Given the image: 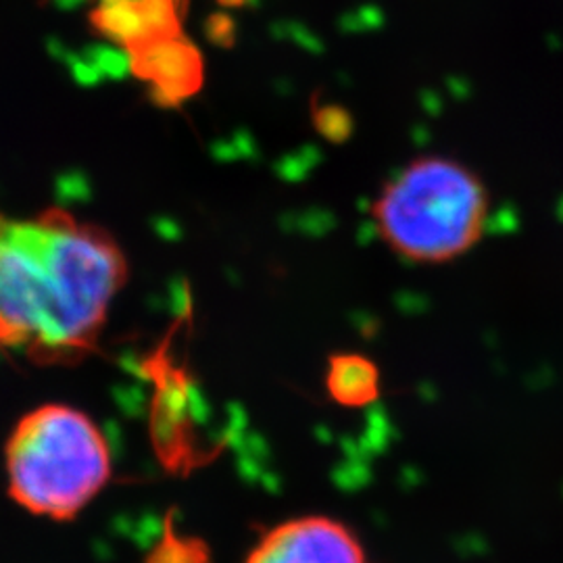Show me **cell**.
<instances>
[{
    "mask_svg": "<svg viewBox=\"0 0 563 563\" xmlns=\"http://www.w3.org/2000/svg\"><path fill=\"white\" fill-rule=\"evenodd\" d=\"M490 197L465 163L418 157L384 186L372 207L383 239L402 260L443 265L470 253L488 222Z\"/></svg>",
    "mask_w": 563,
    "mask_h": 563,
    "instance_id": "2",
    "label": "cell"
},
{
    "mask_svg": "<svg viewBox=\"0 0 563 563\" xmlns=\"http://www.w3.org/2000/svg\"><path fill=\"white\" fill-rule=\"evenodd\" d=\"M186 9L188 0H101L90 11V27L128 51L181 34Z\"/></svg>",
    "mask_w": 563,
    "mask_h": 563,
    "instance_id": "6",
    "label": "cell"
},
{
    "mask_svg": "<svg viewBox=\"0 0 563 563\" xmlns=\"http://www.w3.org/2000/svg\"><path fill=\"white\" fill-rule=\"evenodd\" d=\"M222 7H242V4H246L249 0H218Z\"/></svg>",
    "mask_w": 563,
    "mask_h": 563,
    "instance_id": "9",
    "label": "cell"
},
{
    "mask_svg": "<svg viewBox=\"0 0 563 563\" xmlns=\"http://www.w3.org/2000/svg\"><path fill=\"white\" fill-rule=\"evenodd\" d=\"M128 280L115 239L63 209L0 216V344L41 365H69L97 346Z\"/></svg>",
    "mask_w": 563,
    "mask_h": 563,
    "instance_id": "1",
    "label": "cell"
},
{
    "mask_svg": "<svg viewBox=\"0 0 563 563\" xmlns=\"http://www.w3.org/2000/svg\"><path fill=\"white\" fill-rule=\"evenodd\" d=\"M130 71L151 86L157 104H180L201 90L205 80L199 48L186 36H169L128 48Z\"/></svg>",
    "mask_w": 563,
    "mask_h": 563,
    "instance_id": "5",
    "label": "cell"
},
{
    "mask_svg": "<svg viewBox=\"0 0 563 563\" xmlns=\"http://www.w3.org/2000/svg\"><path fill=\"white\" fill-rule=\"evenodd\" d=\"M9 495L34 516L71 520L111 478V449L99 426L69 405L23 416L4 451Z\"/></svg>",
    "mask_w": 563,
    "mask_h": 563,
    "instance_id": "3",
    "label": "cell"
},
{
    "mask_svg": "<svg viewBox=\"0 0 563 563\" xmlns=\"http://www.w3.org/2000/svg\"><path fill=\"white\" fill-rule=\"evenodd\" d=\"M325 386L339 405L365 407L380 397V372L376 363L357 353L332 355Z\"/></svg>",
    "mask_w": 563,
    "mask_h": 563,
    "instance_id": "7",
    "label": "cell"
},
{
    "mask_svg": "<svg viewBox=\"0 0 563 563\" xmlns=\"http://www.w3.org/2000/svg\"><path fill=\"white\" fill-rule=\"evenodd\" d=\"M246 563H369L357 537L330 518H299L263 537Z\"/></svg>",
    "mask_w": 563,
    "mask_h": 563,
    "instance_id": "4",
    "label": "cell"
},
{
    "mask_svg": "<svg viewBox=\"0 0 563 563\" xmlns=\"http://www.w3.org/2000/svg\"><path fill=\"white\" fill-rule=\"evenodd\" d=\"M207 36L218 44L230 46L234 41V21L228 15H213L207 21Z\"/></svg>",
    "mask_w": 563,
    "mask_h": 563,
    "instance_id": "8",
    "label": "cell"
}]
</instances>
